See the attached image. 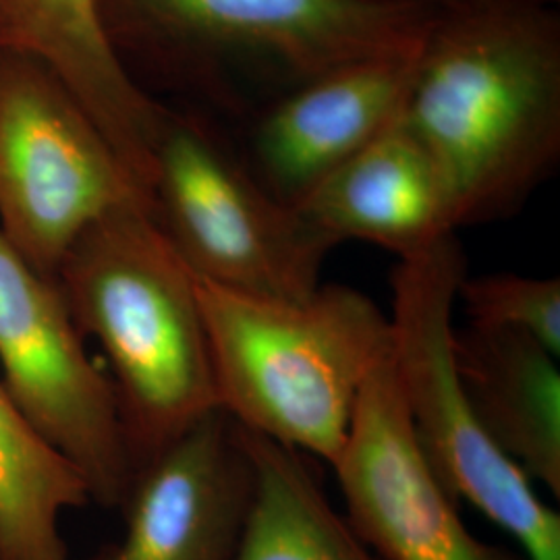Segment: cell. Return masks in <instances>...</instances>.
<instances>
[{
	"label": "cell",
	"mask_w": 560,
	"mask_h": 560,
	"mask_svg": "<svg viewBox=\"0 0 560 560\" xmlns=\"http://www.w3.org/2000/svg\"><path fill=\"white\" fill-rule=\"evenodd\" d=\"M400 117L436 162L457 229L517 212L559 162V13L541 0H448Z\"/></svg>",
	"instance_id": "obj_1"
},
{
	"label": "cell",
	"mask_w": 560,
	"mask_h": 560,
	"mask_svg": "<svg viewBox=\"0 0 560 560\" xmlns=\"http://www.w3.org/2000/svg\"><path fill=\"white\" fill-rule=\"evenodd\" d=\"M55 280L81 337L108 361L136 471L219 409L198 279L148 201L83 231Z\"/></svg>",
	"instance_id": "obj_2"
},
{
	"label": "cell",
	"mask_w": 560,
	"mask_h": 560,
	"mask_svg": "<svg viewBox=\"0 0 560 560\" xmlns=\"http://www.w3.org/2000/svg\"><path fill=\"white\" fill-rule=\"evenodd\" d=\"M198 300L219 409L243 430L332 467L365 384L393 351L376 301L345 284L287 301L200 279Z\"/></svg>",
	"instance_id": "obj_3"
},
{
	"label": "cell",
	"mask_w": 560,
	"mask_h": 560,
	"mask_svg": "<svg viewBox=\"0 0 560 560\" xmlns=\"http://www.w3.org/2000/svg\"><path fill=\"white\" fill-rule=\"evenodd\" d=\"M467 261L455 235L390 275L393 368L413 441L455 501L474 504L520 544L525 560H560V515L483 430L453 355V312Z\"/></svg>",
	"instance_id": "obj_4"
},
{
	"label": "cell",
	"mask_w": 560,
	"mask_h": 560,
	"mask_svg": "<svg viewBox=\"0 0 560 560\" xmlns=\"http://www.w3.org/2000/svg\"><path fill=\"white\" fill-rule=\"evenodd\" d=\"M152 214L189 270L254 298L298 301L322 284L330 245L201 122L166 115Z\"/></svg>",
	"instance_id": "obj_5"
},
{
	"label": "cell",
	"mask_w": 560,
	"mask_h": 560,
	"mask_svg": "<svg viewBox=\"0 0 560 560\" xmlns=\"http://www.w3.org/2000/svg\"><path fill=\"white\" fill-rule=\"evenodd\" d=\"M129 201L150 203L62 81L0 48V233L55 280L81 233Z\"/></svg>",
	"instance_id": "obj_6"
},
{
	"label": "cell",
	"mask_w": 560,
	"mask_h": 560,
	"mask_svg": "<svg viewBox=\"0 0 560 560\" xmlns=\"http://www.w3.org/2000/svg\"><path fill=\"white\" fill-rule=\"evenodd\" d=\"M106 32L189 50L291 88L411 48L444 4L411 0H101Z\"/></svg>",
	"instance_id": "obj_7"
},
{
	"label": "cell",
	"mask_w": 560,
	"mask_h": 560,
	"mask_svg": "<svg viewBox=\"0 0 560 560\" xmlns=\"http://www.w3.org/2000/svg\"><path fill=\"white\" fill-rule=\"evenodd\" d=\"M0 370L11 397L71 460L90 499L120 509L136 476L108 374L90 360L57 280L0 233Z\"/></svg>",
	"instance_id": "obj_8"
},
{
	"label": "cell",
	"mask_w": 560,
	"mask_h": 560,
	"mask_svg": "<svg viewBox=\"0 0 560 560\" xmlns=\"http://www.w3.org/2000/svg\"><path fill=\"white\" fill-rule=\"evenodd\" d=\"M332 469L345 517L382 560H525L476 538L430 471L400 399L393 351L365 384Z\"/></svg>",
	"instance_id": "obj_9"
},
{
	"label": "cell",
	"mask_w": 560,
	"mask_h": 560,
	"mask_svg": "<svg viewBox=\"0 0 560 560\" xmlns=\"http://www.w3.org/2000/svg\"><path fill=\"white\" fill-rule=\"evenodd\" d=\"M240 423L217 409L136 471L125 538L90 560H235L254 502Z\"/></svg>",
	"instance_id": "obj_10"
},
{
	"label": "cell",
	"mask_w": 560,
	"mask_h": 560,
	"mask_svg": "<svg viewBox=\"0 0 560 560\" xmlns=\"http://www.w3.org/2000/svg\"><path fill=\"white\" fill-rule=\"evenodd\" d=\"M421 42L326 71L275 102L258 120L249 145V168L261 185L284 203L298 206L381 136L407 101Z\"/></svg>",
	"instance_id": "obj_11"
},
{
	"label": "cell",
	"mask_w": 560,
	"mask_h": 560,
	"mask_svg": "<svg viewBox=\"0 0 560 560\" xmlns=\"http://www.w3.org/2000/svg\"><path fill=\"white\" fill-rule=\"evenodd\" d=\"M295 208L330 247L368 241L399 260L457 233L441 171L400 115Z\"/></svg>",
	"instance_id": "obj_12"
},
{
	"label": "cell",
	"mask_w": 560,
	"mask_h": 560,
	"mask_svg": "<svg viewBox=\"0 0 560 560\" xmlns=\"http://www.w3.org/2000/svg\"><path fill=\"white\" fill-rule=\"evenodd\" d=\"M465 397L488 436L560 499V370L529 335L467 324L453 332Z\"/></svg>",
	"instance_id": "obj_13"
},
{
	"label": "cell",
	"mask_w": 560,
	"mask_h": 560,
	"mask_svg": "<svg viewBox=\"0 0 560 560\" xmlns=\"http://www.w3.org/2000/svg\"><path fill=\"white\" fill-rule=\"evenodd\" d=\"M27 13L32 55L80 102L129 177L150 198L166 113L125 69L102 20L101 0H27Z\"/></svg>",
	"instance_id": "obj_14"
},
{
	"label": "cell",
	"mask_w": 560,
	"mask_h": 560,
	"mask_svg": "<svg viewBox=\"0 0 560 560\" xmlns=\"http://www.w3.org/2000/svg\"><path fill=\"white\" fill-rule=\"evenodd\" d=\"M241 434L256 486L235 560H382L337 513L301 453L243 428Z\"/></svg>",
	"instance_id": "obj_15"
},
{
	"label": "cell",
	"mask_w": 560,
	"mask_h": 560,
	"mask_svg": "<svg viewBox=\"0 0 560 560\" xmlns=\"http://www.w3.org/2000/svg\"><path fill=\"white\" fill-rule=\"evenodd\" d=\"M90 502L78 467L25 416L0 378V560H69L60 513Z\"/></svg>",
	"instance_id": "obj_16"
},
{
	"label": "cell",
	"mask_w": 560,
	"mask_h": 560,
	"mask_svg": "<svg viewBox=\"0 0 560 560\" xmlns=\"http://www.w3.org/2000/svg\"><path fill=\"white\" fill-rule=\"evenodd\" d=\"M457 301L471 326L515 330L541 342L560 355V280L523 277L511 272L469 275L463 279Z\"/></svg>",
	"instance_id": "obj_17"
},
{
	"label": "cell",
	"mask_w": 560,
	"mask_h": 560,
	"mask_svg": "<svg viewBox=\"0 0 560 560\" xmlns=\"http://www.w3.org/2000/svg\"><path fill=\"white\" fill-rule=\"evenodd\" d=\"M0 48L32 55L27 0H0Z\"/></svg>",
	"instance_id": "obj_18"
},
{
	"label": "cell",
	"mask_w": 560,
	"mask_h": 560,
	"mask_svg": "<svg viewBox=\"0 0 560 560\" xmlns=\"http://www.w3.org/2000/svg\"><path fill=\"white\" fill-rule=\"evenodd\" d=\"M411 2H428V4H446L448 0H411Z\"/></svg>",
	"instance_id": "obj_19"
},
{
	"label": "cell",
	"mask_w": 560,
	"mask_h": 560,
	"mask_svg": "<svg viewBox=\"0 0 560 560\" xmlns=\"http://www.w3.org/2000/svg\"><path fill=\"white\" fill-rule=\"evenodd\" d=\"M541 2H548V4H552V2H557V0H541Z\"/></svg>",
	"instance_id": "obj_20"
}]
</instances>
